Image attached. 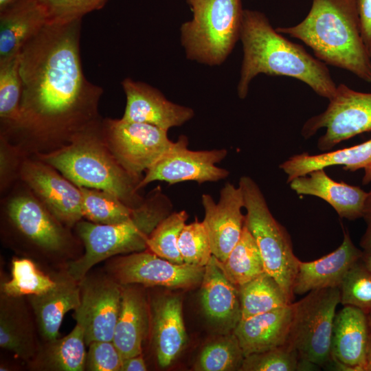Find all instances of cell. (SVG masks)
<instances>
[{"instance_id":"cell-1","label":"cell","mask_w":371,"mask_h":371,"mask_svg":"<svg viewBox=\"0 0 371 371\" xmlns=\"http://www.w3.org/2000/svg\"><path fill=\"white\" fill-rule=\"evenodd\" d=\"M81 21L47 23L20 52V119L0 134L27 156L56 150L102 119L103 89L82 71Z\"/></svg>"},{"instance_id":"cell-2","label":"cell","mask_w":371,"mask_h":371,"mask_svg":"<svg viewBox=\"0 0 371 371\" xmlns=\"http://www.w3.org/2000/svg\"><path fill=\"white\" fill-rule=\"evenodd\" d=\"M240 40L243 58L237 93L247 97L251 82L259 74L287 76L303 82L328 100L337 85L325 63L274 29L266 15L244 9Z\"/></svg>"},{"instance_id":"cell-3","label":"cell","mask_w":371,"mask_h":371,"mask_svg":"<svg viewBox=\"0 0 371 371\" xmlns=\"http://www.w3.org/2000/svg\"><path fill=\"white\" fill-rule=\"evenodd\" d=\"M276 30L302 41L326 65L371 82V57L361 37L356 0H313L303 21Z\"/></svg>"},{"instance_id":"cell-4","label":"cell","mask_w":371,"mask_h":371,"mask_svg":"<svg viewBox=\"0 0 371 371\" xmlns=\"http://www.w3.org/2000/svg\"><path fill=\"white\" fill-rule=\"evenodd\" d=\"M103 119V118H102ZM52 151L32 155L55 168L78 187L107 191L132 208L140 205L139 181L119 164L102 133V120Z\"/></svg>"},{"instance_id":"cell-5","label":"cell","mask_w":371,"mask_h":371,"mask_svg":"<svg viewBox=\"0 0 371 371\" xmlns=\"http://www.w3.org/2000/svg\"><path fill=\"white\" fill-rule=\"evenodd\" d=\"M172 204L160 186L151 190L126 220L109 225L80 221L77 234L85 247L79 258L71 262L67 273L78 282L98 262L118 254L147 249V241L157 225L172 212Z\"/></svg>"},{"instance_id":"cell-6","label":"cell","mask_w":371,"mask_h":371,"mask_svg":"<svg viewBox=\"0 0 371 371\" xmlns=\"http://www.w3.org/2000/svg\"><path fill=\"white\" fill-rule=\"evenodd\" d=\"M192 12L180 27L188 59L208 66L223 63L240 40L241 0H187Z\"/></svg>"},{"instance_id":"cell-7","label":"cell","mask_w":371,"mask_h":371,"mask_svg":"<svg viewBox=\"0 0 371 371\" xmlns=\"http://www.w3.org/2000/svg\"><path fill=\"white\" fill-rule=\"evenodd\" d=\"M238 186L246 210L245 225L258 245L265 271L293 302V287L300 260L293 253L291 237L272 215L263 193L252 178L242 176Z\"/></svg>"},{"instance_id":"cell-8","label":"cell","mask_w":371,"mask_h":371,"mask_svg":"<svg viewBox=\"0 0 371 371\" xmlns=\"http://www.w3.org/2000/svg\"><path fill=\"white\" fill-rule=\"evenodd\" d=\"M339 287L314 290L293 303L294 311L286 345L300 359L315 366L331 362V341Z\"/></svg>"},{"instance_id":"cell-9","label":"cell","mask_w":371,"mask_h":371,"mask_svg":"<svg viewBox=\"0 0 371 371\" xmlns=\"http://www.w3.org/2000/svg\"><path fill=\"white\" fill-rule=\"evenodd\" d=\"M102 133L122 168L140 182L144 174L175 144L168 131L156 126L103 118Z\"/></svg>"},{"instance_id":"cell-10","label":"cell","mask_w":371,"mask_h":371,"mask_svg":"<svg viewBox=\"0 0 371 371\" xmlns=\"http://www.w3.org/2000/svg\"><path fill=\"white\" fill-rule=\"evenodd\" d=\"M2 213L23 238L41 250L57 253L69 245L71 237L60 222L19 180L1 196Z\"/></svg>"},{"instance_id":"cell-11","label":"cell","mask_w":371,"mask_h":371,"mask_svg":"<svg viewBox=\"0 0 371 371\" xmlns=\"http://www.w3.org/2000/svg\"><path fill=\"white\" fill-rule=\"evenodd\" d=\"M321 128L326 131L318 139L317 146L324 152L356 135L371 131V93L355 91L344 84L337 85L326 109L307 120L301 134L308 139Z\"/></svg>"},{"instance_id":"cell-12","label":"cell","mask_w":371,"mask_h":371,"mask_svg":"<svg viewBox=\"0 0 371 371\" xmlns=\"http://www.w3.org/2000/svg\"><path fill=\"white\" fill-rule=\"evenodd\" d=\"M188 140L181 135L174 146L147 171L138 185V190L154 181L174 184L183 181L199 183L215 182L227 178L229 172L216 166L227 155L225 148L192 150Z\"/></svg>"},{"instance_id":"cell-13","label":"cell","mask_w":371,"mask_h":371,"mask_svg":"<svg viewBox=\"0 0 371 371\" xmlns=\"http://www.w3.org/2000/svg\"><path fill=\"white\" fill-rule=\"evenodd\" d=\"M20 180L67 227L83 218L80 189L51 165L32 156L21 165Z\"/></svg>"},{"instance_id":"cell-14","label":"cell","mask_w":371,"mask_h":371,"mask_svg":"<svg viewBox=\"0 0 371 371\" xmlns=\"http://www.w3.org/2000/svg\"><path fill=\"white\" fill-rule=\"evenodd\" d=\"M205 267L177 264L151 251H139L115 261L113 273L122 285L190 288L201 283Z\"/></svg>"},{"instance_id":"cell-15","label":"cell","mask_w":371,"mask_h":371,"mask_svg":"<svg viewBox=\"0 0 371 371\" xmlns=\"http://www.w3.org/2000/svg\"><path fill=\"white\" fill-rule=\"evenodd\" d=\"M80 285V303L74 317L84 328L86 345L112 341L120 311L122 287L106 278H84Z\"/></svg>"},{"instance_id":"cell-16","label":"cell","mask_w":371,"mask_h":371,"mask_svg":"<svg viewBox=\"0 0 371 371\" xmlns=\"http://www.w3.org/2000/svg\"><path fill=\"white\" fill-rule=\"evenodd\" d=\"M205 216L203 221L207 229L211 251L221 262H224L238 242L245 226L243 214L244 198L239 186L226 183L216 202L208 194L201 196Z\"/></svg>"},{"instance_id":"cell-17","label":"cell","mask_w":371,"mask_h":371,"mask_svg":"<svg viewBox=\"0 0 371 371\" xmlns=\"http://www.w3.org/2000/svg\"><path fill=\"white\" fill-rule=\"evenodd\" d=\"M122 86L126 98L121 117L124 121L149 124L168 131L194 115L192 108L170 101L159 90L145 82L126 78Z\"/></svg>"},{"instance_id":"cell-18","label":"cell","mask_w":371,"mask_h":371,"mask_svg":"<svg viewBox=\"0 0 371 371\" xmlns=\"http://www.w3.org/2000/svg\"><path fill=\"white\" fill-rule=\"evenodd\" d=\"M370 340L367 314L344 306L335 314L331 341V362L341 370L366 371Z\"/></svg>"},{"instance_id":"cell-19","label":"cell","mask_w":371,"mask_h":371,"mask_svg":"<svg viewBox=\"0 0 371 371\" xmlns=\"http://www.w3.org/2000/svg\"><path fill=\"white\" fill-rule=\"evenodd\" d=\"M363 251L344 230L342 243L333 252L313 261L300 260L293 292L302 295L311 291L340 286L350 267L361 259Z\"/></svg>"},{"instance_id":"cell-20","label":"cell","mask_w":371,"mask_h":371,"mask_svg":"<svg viewBox=\"0 0 371 371\" xmlns=\"http://www.w3.org/2000/svg\"><path fill=\"white\" fill-rule=\"evenodd\" d=\"M289 186L298 195L313 196L324 200L341 218L350 221L362 218L368 192L359 186L336 181L327 175L325 169L296 177Z\"/></svg>"},{"instance_id":"cell-21","label":"cell","mask_w":371,"mask_h":371,"mask_svg":"<svg viewBox=\"0 0 371 371\" xmlns=\"http://www.w3.org/2000/svg\"><path fill=\"white\" fill-rule=\"evenodd\" d=\"M294 304L240 319L234 334L245 357L286 344L292 323Z\"/></svg>"},{"instance_id":"cell-22","label":"cell","mask_w":371,"mask_h":371,"mask_svg":"<svg viewBox=\"0 0 371 371\" xmlns=\"http://www.w3.org/2000/svg\"><path fill=\"white\" fill-rule=\"evenodd\" d=\"M201 284V304L206 315L234 330L241 319L238 288L227 279L214 256L205 266Z\"/></svg>"},{"instance_id":"cell-23","label":"cell","mask_w":371,"mask_h":371,"mask_svg":"<svg viewBox=\"0 0 371 371\" xmlns=\"http://www.w3.org/2000/svg\"><path fill=\"white\" fill-rule=\"evenodd\" d=\"M333 166H342L350 171L364 170L363 185L371 183V139L361 144L336 150L311 155L302 153L294 155L280 164L287 175V183L296 177Z\"/></svg>"},{"instance_id":"cell-24","label":"cell","mask_w":371,"mask_h":371,"mask_svg":"<svg viewBox=\"0 0 371 371\" xmlns=\"http://www.w3.org/2000/svg\"><path fill=\"white\" fill-rule=\"evenodd\" d=\"M47 23L36 0H20L0 11V62L19 54Z\"/></svg>"},{"instance_id":"cell-25","label":"cell","mask_w":371,"mask_h":371,"mask_svg":"<svg viewBox=\"0 0 371 371\" xmlns=\"http://www.w3.org/2000/svg\"><path fill=\"white\" fill-rule=\"evenodd\" d=\"M55 285L38 295H29L42 337L47 341L58 338L65 315L80 303V282L67 275L55 279Z\"/></svg>"},{"instance_id":"cell-26","label":"cell","mask_w":371,"mask_h":371,"mask_svg":"<svg viewBox=\"0 0 371 371\" xmlns=\"http://www.w3.org/2000/svg\"><path fill=\"white\" fill-rule=\"evenodd\" d=\"M153 339L159 365L170 366L186 342L182 302L176 295L163 296L153 303Z\"/></svg>"},{"instance_id":"cell-27","label":"cell","mask_w":371,"mask_h":371,"mask_svg":"<svg viewBox=\"0 0 371 371\" xmlns=\"http://www.w3.org/2000/svg\"><path fill=\"white\" fill-rule=\"evenodd\" d=\"M148 324L144 297L133 288L122 287L120 311L112 341L123 359L141 355Z\"/></svg>"},{"instance_id":"cell-28","label":"cell","mask_w":371,"mask_h":371,"mask_svg":"<svg viewBox=\"0 0 371 371\" xmlns=\"http://www.w3.org/2000/svg\"><path fill=\"white\" fill-rule=\"evenodd\" d=\"M4 295L0 308V346L20 358L28 359L35 352L31 329L16 297Z\"/></svg>"},{"instance_id":"cell-29","label":"cell","mask_w":371,"mask_h":371,"mask_svg":"<svg viewBox=\"0 0 371 371\" xmlns=\"http://www.w3.org/2000/svg\"><path fill=\"white\" fill-rule=\"evenodd\" d=\"M241 319L269 312L292 303L276 280L265 272L238 287Z\"/></svg>"},{"instance_id":"cell-30","label":"cell","mask_w":371,"mask_h":371,"mask_svg":"<svg viewBox=\"0 0 371 371\" xmlns=\"http://www.w3.org/2000/svg\"><path fill=\"white\" fill-rule=\"evenodd\" d=\"M218 261L225 276L238 288L266 272L258 245L245 225L226 260Z\"/></svg>"},{"instance_id":"cell-31","label":"cell","mask_w":371,"mask_h":371,"mask_svg":"<svg viewBox=\"0 0 371 371\" xmlns=\"http://www.w3.org/2000/svg\"><path fill=\"white\" fill-rule=\"evenodd\" d=\"M85 330L76 323L72 331L64 337L47 341L41 355V362L48 370L82 371L85 369Z\"/></svg>"},{"instance_id":"cell-32","label":"cell","mask_w":371,"mask_h":371,"mask_svg":"<svg viewBox=\"0 0 371 371\" xmlns=\"http://www.w3.org/2000/svg\"><path fill=\"white\" fill-rule=\"evenodd\" d=\"M20 53L0 62V133H8L20 119L22 80Z\"/></svg>"},{"instance_id":"cell-33","label":"cell","mask_w":371,"mask_h":371,"mask_svg":"<svg viewBox=\"0 0 371 371\" xmlns=\"http://www.w3.org/2000/svg\"><path fill=\"white\" fill-rule=\"evenodd\" d=\"M82 195L83 218L90 222L109 225L122 222L133 214L134 208L113 194L105 190L79 187Z\"/></svg>"},{"instance_id":"cell-34","label":"cell","mask_w":371,"mask_h":371,"mask_svg":"<svg viewBox=\"0 0 371 371\" xmlns=\"http://www.w3.org/2000/svg\"><path fill=\"white\" fill-rule=\"evenodd\" d=\"M56 284L43 273L31 260L27 258H15L12 262V278L2 284L4 295L20 297L43 293Z\"/></svg>"},{"instance_id":"cell-35","label":"cell","mask_w":371,"mask_h":371,"mask_svg":"<svg viewBox=\"0 0 371 371\" xmlns=\"http://www.w3.org/2000/svg\"><path fill=\"white\" fill-rule=\"evenodd\" d=\"M245 359L233 333L207 345L200 353L194 369L200 371L240 370Z\"/></svg>"},{"instance_id":"cell-36","label":"cell","mask_w":371,"mask_h":371,"mask_svg":"<svg viewBox=\"0 0 371 371\" xmlns=\"http://www.w3.org/2000/svg\"><path fill=\"white\" fill-rule=\"evenodd\" d=\"M188 218L186 210L172 212L151 233L147 249L172 262L184 263L178 248V240Z\"/></svg>"},{"instance_id":"cell-37","label":"cell","mask_w":371,"mask_h":371,"mask_svg":"<svg viewBox=\"0 0 371 371\" xmlns=\"http://www.w3.org/2000/svg\"><path fill=\"white\" fill-rule=\"evenodd\" d=\"M340 303L371 313V271L359 260L348 270L340 286Z\"/></svg>"},{"instance_id":"cell-38","label":"cell","mask_w":371,"mask_h":371,"mask_svg":"<svg viewBox=\"0 0 371 371\" xmlns=\"http://www.w3.org/2000/svg\"><path fill=\"white\" fill-rule=\"evenodd\" d=\"M301 361L297 354L286 344L245 357L240 370L294 371L312 367Z\"/></svg>"},{"instance_id":"cell-39","label":"cell","mask_w":371,"mask_h":371,"mask_svg":"<svg viewBox=\"0 0 371 371\" xmlns=\"http://www.w3.org/2000/svg\"><path fill=\"white\" fill-rule=\"evenodd\" d=\"M178 248L184 263L205 267L212 254L203 222L196 219L186 224L178 240Z\"/></svg>"},{"instance_id":"cell-40","label":"cell","mask_w":371,"mask_h":371,"mask_svg":"<svg viewBox=\"0 0 371 371\" xmlns=\"http://www.w3.org/2000/svg\"><path fill=\"white\" fill-rule=\"evenodd\" d=\"M43 8L47 23H67L82 19L85 14L101 9L109 0H36Z\"/></svg>"},{"instance_id":"cell-41","label":"cell","mask_w":371,"mask_h":371,"mask_svg":"<svg viewBox=\"0 0 371 371\" xmlns=\"http://www.w3.org/2000/svg\"><path fill=\"white\" fill-rule=\"evenodd\" d=\"M27 156L6 136L0 134V192H8L19 180L22 163Z\"/></svg>"},{"instance_id":"cell-42","label":"cell","mask_w":371,"mask_h":371,"mask_svg":"<svg viewBox=\"0 0 371 371\" xmlns=\"http://www.w3.org/2000/svg\"><path fill=\"white\" fill-rule=\"evenodd\" d=\"M122 361L112 341H95L89 345L85 368L91 371H120Z\"/></svg>"},{"instance_id":"cell-43","label":"cell","mask_w":371,"mask_h":371,"mask_svg":"<svg viewBox=\"0 0 371 371\" xmlns=\"http://www.w3.org/2000/svg\"><path fill=\"white\" fill-rule=\"evenodd\" d=\"M361 37L371 57V0H356Z\"/></svg>"},{"instance_id":"cell-44","label":"cell","mask_w":371,"mask_h":371,"mask_svg":"<svg viewBox=\"0 0 371 371\" xmlns=\"http://www.w3.org/2000/svg\"><path fill=\"white\" fill-rule=\"evenodd\" d=\"M362 218L366 222V228L364 234L360 240V246L363 249L371 248V189L368 192L364 207Z\"/></svg>"},{"instance_id":"cell-45","label":"cell","mask_w":371,"mask_h":371,"mask_svg":"<svg viewBox=\"0 0 371 371\" xmlns=\"http://www.w3.org/2000/svg\"><path fill=\"white\" fill-rule=\"evenodd\" d=\"M145 361L141 355L124 359L120 371H146Z\"/></svg>"},{"instance_id":"cell-46","label":"cell","mask_w":371,"mask_h":371,"mask_svg":"<svg viewBox=\"0 0 371 371\" xmlns=\"http://www.w3.org/2000/svg\"><path fill=\"white\" fill-rule=\"evenodd\" d=\"M361 260L371 271V248L363 249Z\"/></svg>"},{"instance_id":"cell-47","label":"cell","mask_w":371,"mask_h":371,"mask_svg":"<svg viewBox=\"0 0 371 371\" xmlns=\"http://www.w3.org/2000/svg\"><path fill=\"white\" fill-rule=\"evenodd\" d=\"M366 371H371V331H370V340L366 357Z\"/></svg>"},{"instance_id":"cell-48","label":"cell","mask_w":371,"mask_h":371,"mask_svg":"<svg viewBox=\"0 0 371 371\" xmlns=\"http://www.w3.org/2000/svg\"><path fill=\"white\" fill-rule=\"evenodd\" d=\"M20 0H0V11L12 5Z\"/></svg>"},{"instance_id":"cell-49","label":"cell","mask_w":371,"mask_h":371,"mask_svg":"<svg viewBox=\"0 0 371 371\" xmlns=\"http://www.w3.org/2000/svg\"><path fill=\"white\" fill-rule=\"evenodd\" d=\"M370 331H371V313L367 314Z\"/></svg>"}]
</instances>
